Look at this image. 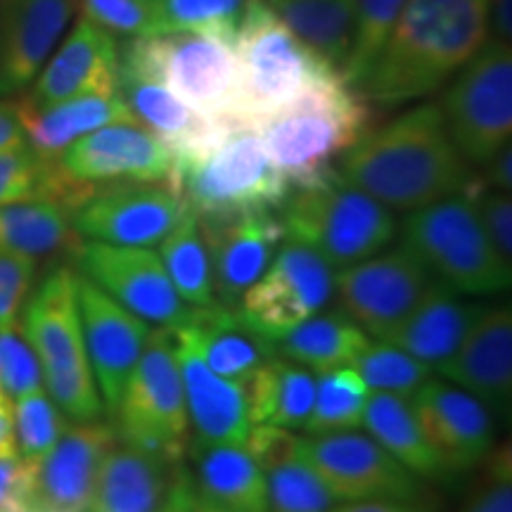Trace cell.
<instances>
[{
  "label": "cell",
  "instance_id": "obj_43",
  "mask_svg": "<svg viewBox=\"0 0 512 512\" xmlns=\"http://www.w3.org/2000/svg\"><path fill=\"white\" fill-rule=\"evenodd\" d=\"M15 403V434L17 453L22 463H36L57 444L69 422H64V413L55 406L46 389L19 396Z\"/></svg>",
  "mask_w": 512,
  "mask_h": 512
},
{
  "label": "cell",
  "instance_id": "obj_39",
  "mask_svg": "<svg viewBox=\"0 0 512 512\" xmlns=\"http://www.w3.org/2000/svg\"><path fill=\"white\" fill-rule=\"evenodd\" d=\"M370 399V389L354 368H332L316 373V396L304 432L309 437L358 430Z\"/></svg>",
  "mask_w": 512,
  "mask_h": 512
},
{
  "label": "cell",
  "instance_id": "obj_17",
  "mask_svg": "<svg viewBox=\"0 0 512 512\" xmlns=\"http://www.w3.org/2000/svg\"><path fill=\"white\" fill-rule=\"evenodd\" d=\"M304 453L337 503L418 501L422 479L356 430L304 439Z\"/></svg>",
  "mask_w": 512,
  "mask_h": 512
},
{
  "label": "cell",
  "instance_id": "obj_49",
  "mask_svg": "<svg viewBox=\"0 0 512 512\" xmlns=\"http://www.w3.org/2000/svg\"><path fill=\"white\" fill-rule=\"evenodd\" d=\"M463 512H512V475H510V453L496 460L491 482L467 503Z\"/></svg>",
  "mask_w": 512,
  "mask_h": 512
},
{
  "label": "cell",
  "instance_id": "obj_32",
  "mask_svg": "<svg viewBox=\"0 0 512 512\" xmlns=\"http://www.w3.org/2000/svg\"><path fill=\"white\" fill-rule=\"evenodd\" d=\"M252 425H271L283 430H304L316 396L313 370L290 358L273 354L245 382Z\"/></svg>",
  "mask_w": 512,
  "mask_h": 512
},
{
  "label": "cell",
  "instance_id": "obj_34",
  "mask_svg": "<svg viewBox=\"0 0 512 512\" xmlns=\"http://www.w3.org/2000/svg\"><path fill=\"white\" fill-rule=\"evenodd\" d=\"M361 427H366V432L384 451L392 453L401 465H406L420 479L444 482L453 477L422 432L408 399L392 394H370Z\"/></svg>",
  "mask_w": 512,
  "mask_h": 512
},
{
  "label": "cell",
  "instance_id": "obj_4",
  "mask_svg": "<svg viewBox=\"0 0 512 512\" xmlns=\"http://www.w3.org/2000/svg\"><path fill=\"white\" fill-rule=\"evenodd\" d=\"M19 328L41 363L43 389L64 418L100 420L105 406L83 344L76 271L67 266L53 268L29 292L19 313Z\"/></svg>",
  "mask_w": 512,
  "mask_h": 512
},
{
  "label": "cell",
  "instance_id": "obj_42",
  "mask_svg": "<svg viewBox=\"0 0 512 512\" xmlns=\"http://www.w3.org/2000/svg\"><path fill=\"white\" fill-rule=\"evenodd\" d=\"M406 0H356L351 48L342 67V79L351 86H361L370 64L387 41L389 31L399 19Z\"/></svg>",
  "mask_w": 512,
  "mask_h": 512
},
{
  "label": "cell",
  "instance_id": "obj_2",
  "mask_svg": "<svg viewBox=\"0 0 512 512\" xmlns=\"http://www.w3.org/2000/svg\"><path fill=\"white\" fill-rule=\"evenodd\" d=\"M489 38V0H406L358 91L382 107L427 98Z\"/></svg>",
  "mask_w": 512,
  "mask_h": 512
},
{
  "label": "cell",
  "instance_id": "obj_29",
  "mask_svg": "<svg viewBox=\"0 0 512 512\" xmlns=\"http://www.w3.org/2000/svg\"><path fill=\"white\" fill-rule=\"evenodd\" d=\"M190 479L202 501L233 512H268L264 467L245 444L188 441Z\"/></svg>",
  "mask_w": 512,
  "mask_h": 512
},
{
  "label": "cell",
  "instance_id": "obj_3",
  "mask_svg": "<svg viewBox=\"0 0 512 512\" xmlns=\"http://www.w3.org/2000/svg\"><path fill=\"white\" fill-rule=\"evenodd\" d=\"M254 131L290 185L328 174L332 162L368 133V98L337 76L256 121Z\"/></svg>",
  "mask_w": 512,
  "mask_h": 512
},
{
  "label": "cell",
  "instance_id": "obj_54",
  "mask_svg": "<svg viewBox=\"0 0 512 512\" xmlns=\"http://www.w3.org/2000/svg\"><path fill=\"white\" fill-rule=\"evenodd\" d=\"M489 31L496 41L512 43V0H489Z\"/></svg>",
  "mask_w": 512,
  "mask_h": 512
},
{
  "label": "cell",
  "instance_id": "obj_46",
  "mask_svg": "<svg viewBox=\"0 0 512 512\" xmlns=\"http://www.w3.org/2000/svg\"><path fill=\"white\" fill-rule=\"evenodd\" d=\"M83 17L112 36L150 38L159 36L152 0H81Z\"/></svg>",
  "mask_w": 512,
  "mask_h": 512
},
{
  "label": "cell",
  "instance_id": "obj_9",
  "mask_svg": "<svg viewBox=\"0 0 512 512\" xmlns=\"http://www.w3.org/2000/svg\"><path fill=\"white\" fill-rule=\"evenodd\" d=\"M112 420L124 444L174 463L183 460L190 422L171 330L152 328Z\"/></svg>",
  "mask_w": 512,
  "mask_h": 512
},
{
  "label": "cell",
  "instance_id": "obj_45",
  "mask_svg": "<svg viewBox=\"0 0 512 512\" xmlns=\"http://www.w3.org/2000/svg\"><path fill=\"white\" fill-rule=\"evenodd\" d=\"M0 384L12 401L43 389L41 363L19 323L0 328Z\"/></svg>",
  "mask_w": 512,
  "mask_h": 512
},
{
  "label": "cell",
  "instance_id": "obj_57",
  "mask_svg": "<svg viewBox=\"0 0 512 512\" xmlns=\"http://www.w3.org/2000/svg\"><path fill=\"white\" fill-rule=\"evenodd\" d=\"M0 512H27V510H24V505L19 501H12L8 505H0Z\"/></svg>",
  "mask_w": 512,
  "mask_h": 512
},
{
  "label": "cell",
  "instance_id": "obj_35",
  "mask_svg": "<svg viewBox=\"0 0 512 512\" xmlns=\"http://www.w3.org/2000/svg\"><path fill=\"white\" fill-rule=\"evenodd\" d=\"M72 209L55 197H29L0 207V249L41 259L79 245Z\"/></svg>",
  "mask_w": 512,
  "mask_h": 512
},
{
  "label": "cell",
  "instance_id": "obj_21",
  "mask_svg": "<svg viewBox=\"0 0 512 512\" xmlns=\"http://www.w3.org/2000/svg\"><path fill=\"white\" fill-rule=\"evenodd\" d=\"M192 489L190 470L174 460L114 441L102 458L91 512H181Z\"/></svg>",
  "mask_w": 512,
  "mask_h": 512
},
{
  "label": "cell",
  "instance_id": "obj_18",
  "mask_svg": "<svg viewBox=\"0 0 512 512\" xmlns=\"http://www.w3.org/2000/svg\"><path fill=\"white\" fill-rule=\"evenodd\" d=\"M117 430L102 420L67 425L57 444L36 463H24L19 503L27 512H83L91 508L102 458Z\"/></svg>",
  "mask_w": 512,
  "mask_h": 512
},
{
  "label": "cell",
  "instance_id": "obj_56",
  "mask_svg": "<svg viewBox=\"0 0 512 512\" xmlns=\"http://www.w3.org/2000/svg\"><path fill=\"white\" fill-rule=\"evenodd\" d=\"M181 512H233V510L219 508V505L202 501V498L195 494V489H190V494H188V498H185Z\"/></svg>",
  "mask_w": 512,
  "mask_h": 512
},
{
  "label": "cell",
  "instance_id": "obj_27",
  "mask_svg": "<svg viewBox=\"0 0 512 512\" xmlns=\"http://www.w3.org/2000/svg\"><path fill=\"white\" fill-rule=\"evenodd\" d=\"M174 335V332H171ZM185 408L192 437L200 444H245L252 430L245 382L216 375L188 344L176 339Z\"/></svg>",
  "mask_w": 512,
  "mask_h": 512
},
{
  "label": "cell",
  "instance_id": "obj_26",
  "mask_svg": "<svg viewBox=\"0 0 512 512\" xmlns=\"http://www.w3.org/2000/svg\"><path fill=\"white\" fill-rule=\"evenodd\" d=\"M117 95L131 110L140 126L155 133L176 157L197 155L207 150L228 131L230 121H216L195 112L176 98L157 76L119 55Z\"/></svg>",
  "mask_w": 512,
  "mask_h": 512
},
{
  "label": "cell",
  "instance_id": "obj_47",
  "mask_svg": "<svg viewBox=\"0 0 512 512\" xmlns=\"http://www.w3.org/2000/svg\"><path fill=\"white\" fill-rule=\"evenodd\" d=\"M36 275V259L0 249V328L19 323Z\"/></svg>",
  "mask_w": 512,
  "mask_h": 512
},
{
  "label": "cell",
  "instance_id": "obj_50",
  "mask_svg": "<svg viewBox=\"0 0 512 512\" xmlns=\"http://www.w3.org/2000/svg\"><path fill=\"white\" fill-rule=\"evenodd\" d=\"M19 145H27V136H24L17 100L0 98V152L12 150V147Z\"/></svg>",
  "mask_w": 512,
  "mask_h": 512
},
{
  "label": "cell",
  "instance_id": "obj_30",
  "mask_svg": "<svg viewBox=\"0 0 512 512\" xmlns=\"http://www.w3.org/2000/svg\"><path fill=\"white\" fill-rule=\"evenodd\" d=\"M479 309L482 306L465 302L463 294L434 278L415 309L384 342L437 368L460 347Z\"/></svg>",
  "mask_w": 512,
  "mask_h": 512
},
{
  "label": "cell",
  "instance_id": "obj_15",
  "mask_svg": "<svg viewBox=\"0 0 512 512\" xmlns=\"http://www.w3.org/2000/svg\"><path fill=\"white\" fill-rule=\"evenodd\" d=\"M335 278L337 268L323 256L285 240L266 273L242 297L238 313L249 328L271 339L325 311L335 299Z\"/></svg>",
  "mask_w": 512,
  "mask_h": 512
},
{
  "label": "cell",
  "instance_id": "obj_7",
  "mask_svg": "<svg viewBox=\"0 0 512 512\" xmlns=\"http://www.w3.org/2000/svg\"><path fill=\"white\" fill-rule=\"evenodd\" d=\"M230 46L238 67L240 124H256L309 88L342 76L264 0H249Z\"/></svg>",
  "mask_w": 512,
  "mask_h": 512
},
{
  "label": "cell",
  "instance_id": "obj_28",
  "mask_svg": "<svg viewBox=\"0 0 512 512\" xmlns=\"http://www.w3.org/2000/svg\"><path fill=\"white\" fill-rule=\"evenodd\" d=\"M171 332L216 375L235 382H247L275 354L268 337L249 328L238 311L223 309L219 304L192 309L188 323Z\"/></svg>",
  "mask_w": 512,
  "mask_h": 512
},
{
  "label": "cell",
  "instance_id": "obj_19",
  "mask_svg": "<svg viewBox=\"0 0 512 512\" xmlns=\"http://www.w3.org/2000/svg\"><path fill=\"white\" fill-rule=\"evenodd\" d=\"M76 302L81 313L83 344L102 406L114 418L128 377L143 354L152 328L81 273H76Z\"/></svg>",
  "mask_w": 512,
  "mask_h": 512
},
{
  "label": "cell",
  "instance_id": "obj_5",
  "mask_svg": "<svg viewBox=\"0 0 512 512\" xmlns=\"http://www.w3.org/2000/svg\"><path fill=\"white\" fill-rule=\"evenodd\" d=\"M280 209L285 240L313 249L337 271L380 254L399 230L392 209L344 181L337 169L294 185Z\"/></svg>",
  "mask_w": 512,
  "mask_h": 512
},
{
  "label": "cell",
  "instance_id": "obj_12",
  "mask_svg": "<svg viewBox=\"0 0 512 512\" xmlns=\"http://www.w3.org/2000/svg\"><path fill=\"white\" fill-rule=\"evenodd\" d=\"M188 214V202L169 183H107L81 197L72 226L81 240L152 249Z\"/></svg>",
  "mask_w": 512,
  "mask_h": 512
},
{
  "label": "cell",
  "instance_id": "obj_40",
  "mask_svg": "<svg viewBox=\"0 0 512 512\" xmlns=\"http://www.w3.org/2000/svg\"><path fill=\"white\" fill-rule=\"evenodd\" d=\"M159 36L202 34L233 43L249 0H152Z\"/></svg>",
  "mask_w": 512,
  "mask_h": 512
},
{
  "label": "cell",
  "instance_id": "obj_55",
  "mask_svg": "<svg viewBox=\"0 0 512 512\" xmlns=\"http://www.w3.org/2000/svg\"><path fill=\"white\" fill-rule=\"evenodd\" d=\"M489 185L494 190L510 192L512 190V147L505 145L489 164Z\"/></svg>",
  "mask_w": 512,
  "mask_h": 512
},
{
  "label": "cell",
  "instance_id": "obj_13",
  "mask_svg": "<svg viewBox=\"0 0 512 512\" xmlns=\"http://www.w3.org/2000/svg\"><path fill=\"white\" fill-rule=\"evenodd\" d=\"M72 256L76 273L98 285L114 302L136 313L145 323L176 330L190 320L195 306L176 292L162 259L152 249L79 240Z\"/></svg>",
  "mask_w": 512,
  "mask_h": 512
},
{
  "label": "cell",
  "instance_id": "obj_22",
  "mask_svg": "<svg viewBox=\"0 0 512 512\" xmlns=\"http://www.w3.org/2000/svg\"><path fill=\"white\" fill-rule=\"evenodd\" d=\"M408 401L451 475L472 470L489 458L496 432L494 413L475 396L451 382L427 380Z\"/></svg>",
  "mask_w": 512,
  "mask_h": 512
},
{
  "label": "cell",
  "instance_id": "obj_31",
  "mask_svg": "<svg viewBox=\"0 0 512 512\" xmlns=\"http://www.w3.org/2000/svg\"><path fill=\"white\" fill-rule=\"evenodd\" d=\"M17 105L27 145L46 162H55L69 145L102 126L136 121L117 93L76 95L38 110L24 107L19 100Z\"/></svg>",
  "mask_w": 512,
  "mask_h": 512
},
{
  "label": "cell",
  "instance_id": "obj_33",
  "mask_svg": "<svg viewBox=\"0 0 512 512\" xmlns=\"http://www.w3.org/2000/svg\"><path fill=\"white\" fill-rule=\"evenodd\" d=\"M268 342L278 356L320 373L332 368H351L370 337L344 311H320Z\"/></svg>",
  "mask_w": 512,
  "mask_h": 512
},
{
  "label": "cell",
  "instance_id": "obj_6",
  "mask_svg": "<svg viewBox=\"0 0 512 512\" xmlns=\"http://www.w3.org/2000/svg\"><path fill=\"white\" fill-rule=\"evenodd\" d=\"M174 188L197 219H228L280 209L290 181L268 159L252 124H233L207 150L176 157Z\"/></svg>",
  "mask_w": 512,
  "mask_h": 512
},
{
  "label": "cell",
  "instance_id": "obj_38",
  "mask_svg": "<svg viewBox=\"0 0 512 512\" xmlns=\"http://www.w3.org/2000/svg\"><path fill=\"white\" fill-rule=\"evenodd\" d=\"M268 484V512H330L337 501L304 453V439H297L264 467Z\"/></svg>",
  "mask_w": 512,
  "mask_h": 512
},
{
  "label": "cell",
  "instance_id": "obj_16",
  "mask_svg": "<svg viewBox=\"0 0 512 512\" xmlns=\"http://www.w3.org/2000/svg\"><path fill=\"white\" fill-rule=\"evenodd\" d=\"M53 164L72 188L107 183L174 185L176 152L138 121H124L79 138Z\"/></svg>",
  "mask_w": 512,
  "mask_h": 512
},
{
  "label": "cell",
  "instance_id": "obj_48",
  "mask_svg": "<svg viewBox=\"0 0 512 512\" xmlns=\"http://www.w3.org/2000/svg\"><path fill=\"white\" fill-rule=\"evenodd\" d=\"M475 204L482 219L486 235L494 242L496 252L501 254L505 264L512 266V200L510 192L486 190L475 192Z\"/></svg>",
  "mask_w": 512,
  "mask_h": 512
},
{
  "label": "cell",
  "instance_id": "obj_8",
  "mask_svg": "<svg viewBox=\"0 0 512 512\" xmlns=\"http://www.w3.org/2000/svg\"><path fill=\"white\" fill-rule=\"evenodd\" d=\"M401 245L463 297H489L512 285V266L486 235L472 195H451L408 211Z\"/></svg>",
  "mask_w": 512,
  "mask_h": 512
},
{
  "label": "cell",
  "instance_id": "obj_51",
  "mask_svg": "<svg viewBox=\"0 0 512 512\" xmlns=\"http://www.w3.org/2000/svg\"><path fill=\"white\" fill-rule=\"evenodd\" d=\"M24 486V463L19 458H0V505L19 501Z\"/></svg>",
  "mask_w": 512,
  "mask_h": 512
},
{
  "label": "cell",
  "instance_id": "obj_36",
  "mask_svg": "<svg viewBox=\"0 0 512 512\" xmlns=\"http://www.w3.org/2000/svg\"><path fill=\"white\" fill-rule=\"evenodd\" d=\"M311 50L342 74L351 48L356 0H264Z\"/></svg>",
  "mask_w": 512,
  "mask_h": 512
},
{
  "label": "cell",
  "instance_id": "obj_10",
  "mask_svg": "<svg viewBox=\"0 0 512 512\" xmlns=\"http://www.w3.org/2000/svg\"><path fill=\"white\" fill-rule=\"evenodd\" d=\"M119 55L157 76L195 112L240 124L238 67L230 43L202 34H162L131 38L119 46Z\"/></svg>",
  "mask_w": 512,
  "mask_h": 512
},
{
  "label": "cell",
  "instance_id": "obj_52",
  "mask_svg": "<svg viewBox=\"0 0 512 512\" xmlns=\"http://www.w3.org/2000/svg\"><path fill=\"white\" fill-rule=\"evenodd\" d=\"M0 458H19L15 434V403L8 394L0 396Z\"/></svg>",
  "mask_w": 512,
  "mask_h": 512
},
{
  "label": "cell",
  "instance_id": "obj_24",
  "mask_svg": "<svg viewBox=\"0 0 512 512\" xmlns=\"http://www.w3.org/2000/svg\"><path fill=\"white\" fill-rule=\"evenodd\" d=\"M446 382L472 394L491 413L510 418L512 408V311L479 309L460 347L434 368Z\"/></svg>",
  "mask_w": 512,
  "mask_h": 512
},
{
  "label": "cell",
  "instance_id": "obj_23",
  "mask_svg": "<svg viewBox=\"0 0 512 512\" xmlns=\"http://www.w3.org/2000/svg\"><path fill=\"white\" fill-rule=\"evenodd\" d=\"M119 41L88 17H81L53 55L43 64L29 93L19 98L24 107L55 105V102L88 93H117Z\"/></svg>",
  "mask_w": 512,
  "mask_h": 512
},
{
  "label": "cell",
  "instance_id": "obj_14",
  "mask_svg": "<svg viewBox=\"0 0 512 512\" xmlns=\"http://www.w3.org/2000/svg\"><path fill=\"white\" fill-rule=\"evenodd\" d=\"M432 280L430 268L401 245L339 268L335 297L358 328L384 342L415 309Z\"/></svg>",
  "mask_w": 512,
  "mask_h": 512
},
{
  "label": "cell",
  "instance_id": "obj_44",
  "mask_svg": "<svg viewBox=\"0 0 512 512\" xmlns=\"http://www.w3.org/2000/svg\"><path fill=\"white\" fill-rule=\"evenodd\" d=\"M29 197H55L64 202V188L53 162L38 157L29 145L0 152V207Z\"/></svg>",
  "mask_w": 512,
  "mask_h": 512
},
{
  "label": "cell",
  "instance_id": "obj_1",
  "mask_svg": "<svg viewBox=\"0 0 512 512\" xmlns=\"http://www.w3.org/2000/svg\"><path fill=\"white\" fill-rule=\"evenodd\" d=\"M337 174L389 209L413 211L451 195H475L439 102H422L368 131L339 157Z\"/></svg>",
  "mask_w": 512,
  "mask_h": 512
},
{
  "label": "cell",
  "instance_id": "obj_41",
  "mask_svg": "<svg viewBox=\"0 0 512 512\" xmlns=\"http://www.w3.org/2000/svg\"><path fill=\"white\" fill-rule=\"evenodd\" d=\"M370 394H392L411 399L427 380H432L434 368L389 342H368L366 349L351 363Z\"/></svg>",
  "mask_w": 512,
  "mask_h": 512
},
{
  "label": "cell",
  "instance_id": "obj_53",
  "mask_svg": "<svg viewBox=\"0 0 512 512\" xmlns=\"http://www.w3.org/2000/svg\"><path fill=\"white\" fill-rule=\"evenodd\" d=\"M330 512H427L418 501H354L337 503Z\"/></svg>",
  "mask_w": 512,
  "mask_h": 512
},
{
  "label": "cell",
  "instance_id": "obj_25",
  "mask_svg": "<svg viewBox=\"0 0 512 512\" xmlns=\"http://www.w3.org/2000/svg\"><path fill=\"white\" fill-rule=\"evenodd\" d=\"M76 0H0V98L34 83L74 17Z\"/></svg>",
  "mask_w": 512,
  "mask_h": 512
},
{
  "label": "cell",
  "instance_id": "obj_58",
  "mask_svg": "<svg viewBox=\"0 0 512 512\" xmlns=\"http://www.w3.org/2000/svg\"><path fill=\"white\" fill-rule=\"evenodd\" d=\"M5 392H3V384H0V396H3Z\"/></svg>",
  "mask_w": 512,
  "mask_h": 512
},
{
  "label": "cell",
  "instance_id": "obj_20",
  "mask_svg": "<svg viewBox=\"0 0 512 512\" xmlns=\"http://www.w3.org/2000/svg\"><path fill=\"white\" fill-rule=\"evenodd\" d=\"M207 245L211 285L216 304L238 311V306L285 242V230L273 211L228 216V219H197Z\"/></svg>",
  "mask_w": 512,
  "mask_h": 512
},
{
  "label": "cell",
  "instance_id": "obj_11",
  "mask_svg": "<svg viewBox=\"0 0 512 512\" xmlns=\"http://www.w3.org/2000/svg\"><path fill=\"white\" fill-rule=\"evenodd\" d=\"M453 145L470 166H486L512 138V43H486L458 69L441 102Z\"/></svg>",
  "mask_w": 512,
  "mask_h": 512
},
{
  "label": "cell",
  "instance_id": "obj_37",
  "mask_svg": "<svg viewBox=\"0 0 512 512\" xmlns=\"http://www.w3.org/2000/svg\"><path fill=\"white\" fill-rule=\"evenodd\" d=\"M159 259L176 292L195 309L216 306L211 264L197 216L190 214L159 242Z\"/></svg>",
  "mask_w": 512,
  "mask_h": 512
}]
</instances>
